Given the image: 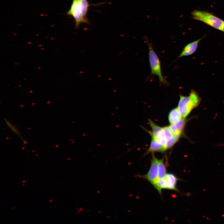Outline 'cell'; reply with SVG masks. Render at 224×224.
I'll list each match as a JSON object with an SVG mask.
<instances>
[{
    "instance_id": "11",
    "label": "cell",
    "mask_w": 224,
    "mask_h": 224,
    "mask_svg": "<svg viewBox=\"0 0 224 224\" xmlns=\"http://www.w3.org/2000/svg\"><path fill=\"white\" fill-rule=\"evenodd\" d=\"M165 177L169 187V189L177 191L176 185L178 179L173 174L170 173L166 174Z\"/></svg>"
},
{
    "instance_id": "8",
    "label": "cell",
    "mask_w": 224,
    "mask_h": 224,
    "mask_svg": "<svg viewBox=\"0 0 224 224\" xmlns=\"http://www.w3.org/2000/svg\"><path fill=\"white\" fill-rule=\"evenodd\" d=\"M166 150V146L161 143L156 139L152 137V140L149 148L145 155L150 152H163Z\"/></svg>"
},
{
    "instance_id": "18",
    "label": "cell",
    "mask_w": 224,
    "mask_h": 224,
    "mask_svg": "<svg viewBox=\"0 0 224 224\" xmlns=\"http://www.w3.org/2000/svg\"><path fill=\"white\" fill-rule=\"evenodd\" d=\"M22 140H23V143L25 145H26L28 143V142H27L26 140H24L23 139H22Z\"/></svg>"
},
{
    "instance_id": "6",
    "label": "cell",
    "mask_w": 224,
    "mask_h": 224,
    "mask_svg": "<svg viewBox=\"0 0 224 224\" xmlns=\"http://www.w3.org/2000/svg\"><path fill=\"white\" fill-rule=\"evenodd\" d=\"M205 36L187 44L183 48L181 53L176 60L184 56H188L192 54L196 50L198 44Z\"/></svg>"
},
{
    "instance_id": "4",
    "label": "cell",
    "mask_w": 224,
    "mask_h": 224,
    "mask_svg": "<svg viewBox=\"0 0 224 224\" xmlns=\"http://www.w3.org/2000/svg\"><path fill=\"white\" fill-rule=\"evenodd\" d=\"M67 14L72 16L74 18L76 28H78L82 23L89 24L87 18L84 16L82 13L80 0H73L70 9L67 12Z\"/></svg>"
},
{
    "instance_id": "16",
    "label": "cell",
    "mask_w": 224,
    "mask_h": 224,
    "mask_svg": "<svg viewBox=\"0 0 224 224\" xmlns=\"http://www.w3.org/2000/svg\"><path fill=\"white\" fill-rule=\"evenodd\" d=\"M5 121L7 126L10 128L11 130L14 133L18 135L21 138L20 133L18 130L16 128L15 126L12 125L6 119H4Z\"/></svg>"
},
{
    "instance_id": "5",
    "label": "cell",
    "mask_w": 224,
    "mask_h": 224,
    "mask_svg": "<svg viewBox=\"0 0 224 224\" xmlns=\"http://www.w3.org/2000/svg\"><path fill=\"white\" fill-rule=\"evenodd\" d=\"M147 180L153 185L158 179V159L155 156L153 153L152 155L151 166L147 174L140 176Z\"/></svg>"
},
{
    "instance_id": "9",
    "label": "cell",
    "mask_w": 224,
    "mask_h": 224,
    "mask_svg": "<svg viewBox=\"0 0 224 224\" xmlns=\"http://www.w3.org/2000/svg\"><path fill=\"white\" fill-rule=\"evenodd\" d=\"M187 120L182 118L178 122L171 124L169 127L173 134H182L185 127Z\"/></svg>"
},
{
    "instance_id": "15",
    "label": "cell",
    "mask_w": 224,
    "mask_h": 224,
    "mask_svg": "<svg viewBox=\"0 0 224 224\" xmlns=\"http://www.w3.org/2000/svg\"><path fill=\"white\" fill-rule=\"evenodd\" d=\"M165 136L167 141L170 138L173 133L171 131L169 126H166L163 127Z\"/></svg>"
},
{
    "instance_id": "2",
    "label": "cell",
    "mask_w": 224,
    "mask_h": 224,
    "mask_svg": "<svg viewBox=\"0 0 224 224\" xmlns=\"http://www.w3.org/2000/svg\"><path fill=\"white\" fill-rule=\"evenodd\" d=\"M149 48V60L151 69V75L157 76L160 82L166 86H169L170 84L164 78L161 68L160 59L154 50L152 43H150L146 37Z\"/></svg>"
},
{
    "instance_id": "7",
    "label": "cell",
    "mask_w": 224,
    "mask_h": 224,
    "mask_svg": "<svg viewBox=\"0 0 224 224\" xmlns=\"http://www.w3.org/2000/svg\"><path fill=\"white\" fill-rule=\"evenodd\" d=\"M149 123L152 129V131L149 132L151 137L156 139L166 138L163 128L157 125L151 119L149 120Z\"/></svg>"
},
{
    "instance_id": "3",
    "label": "cell",
    "mask_w": 224,
    "mask_h": 224,
    "mask_svg": "<svg viewBox=\"0 0 224 224\" xmlns=\"http://www.w3.org/2000/svg\"><path fill=\"white\" fill-rule=\"evenodd\" d=\"M193 18L202 21L216 29L220 30L224 21L211 13L195 10L192 12Z\"/></svg>"
},
{
    "instance_id": "10",
    "label": "cell",
    "mask_w": 224,
    "mask_h": 224,
    "mask_svg": "<svg viewBox=\"0 0 224 224\" xmlns=\"http://www.w3.org/2000/svg\"><path fill=\"white\" fill-rule=\"evenodd\" d=\"M182 118L177 107L172 109L169 114L168 119L170 124L178 122Z\"/></svg>"
},
{
    "instance_id": "17",
    "label": "cell",
    "mask_w": 224,
    "mask_h": 224,
    "mask_svg": "<svg viewBox=\"0 0 224 224\" xmlns=\"http://www.w3.org/2000/svg\"><path fill=\"white\" fill-rule=\"evenodd\" d=\"M220 30L224 32V23L222 25Z\"/></svg>"
},
{
    "instance_id": "12",
    "label": "cell",
    "mask_w": 224,
    "mask_h": 224,
    "mask_svg": "<svg viewBox=\"0 0 224 224\" xmlns=\"http://www.w3.org/2000/svg\"><path fill=\"white\" fill-rule=\"evenodd\" d=\"M164 158L158 159V179L165 177L166 174V166L164 163Z\"/></svg>"
},
{
    "instance_id": "14",
    "label": "cell",
    "mask_w": 224,
    "mask_h": 224,
    "mask_svg": "<svg viewBox=\"0 0 224 224\" xmlns=\"http://www.w3.org/2000/svg\"><path fill=\"white\" fill-rule=\"evenodd\" d=\"M81 10L82 13L85 17H87V13L90 6V4L87 0H80Z\"/></svg>"
},
{
    "instance_id": "13",
    "label": "cell",
    "mask_w": 224,
    "mask_h": 224,
    "mask_svg": "<svg viewBox=\"0 0 224 224\" xmlns=\"http://www.w3.org/2000/svg\"><path fill=\"white\" fill-rule=\"evenodd\" d=\"M182 134H173L171 137L168 140L166 144V149H168L175 144L182 136Z\"/></svg>"
},
{
    "instance_id": "1",
    "label": "cell",
    "mask_w": 224,
    "mask_h": 224,
    "mask_svg": "<svg viewBox=\"0 0 224 224\" xmlns=\"http://www.w3.org/2000/svg\"><path fill=\"white\" fill-rule=\"evenodd\" d=\"M201 100L198 93L193 89L188 96L180 94L177 108L182 118L185 119L192 110L198 106Z\"/></svg>"
}]
</instances>
